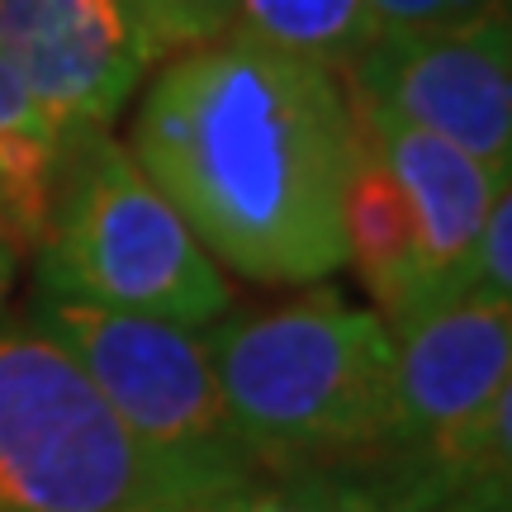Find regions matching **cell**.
<instances>
[{
	"label": "cell",
	"mask_w": 512,
	"mask_h": 512,
	"mask_svg": "<svg viewBox=\"0 0 512 512\" xmlns=\"http://www.w3.org/2000/svg\"><path fill=\"white\" fill-rule=\"evenodd\" d=\"M157 67L128 157L195 242L256 285H309L337 271L356 147L342 76L242 34Z\"/></svg>",
	"instance_id": "cell-1"
},
{
	"label": "cell",
	"mask_w": 512,
	"mask_h": 512,
	"mask_svg": "<svg viewBox=\"0 0 512 512\" xmlns=\"http://www.w3.org/2000/svg\"><path fill=\"white\" fill-rule=\"evenodd\" d=\"M223 403L266 475H361L394 456V337L375 309L313 290L209 323Z\"/></svg>",
	"instance_id": "cell-2"
},
{
	"label": "cell",
	"mask_w": 512,
	"mask_h": 512,
	"mask_svg": "<svg viewBox=\"0 0 512 512\" xmlns=\"http://www.w3.org/2000/svg\"><path fill=\"white\" fill-rule=\"evenodd\" d=\"M34 271V294L181 328H209L233 304L223 266L195 242L110 128L67 133Z\"/></svg>",
	"instance_id": "cell-3"
},
{
	"label": "cell",
	"mask_w": 512,
	"mask_h": 512,
	"mask_svg": "<svg viewBox=\"0 0 512 512\" xmlns=\"http://www.w3.org/2000/svg\"><path fill=\"white\" fill-rule=\"evenodd\" d=\"M29 318L72 351L110 403L152 484L157 512L233 494L266 475L223 403L209 347L195 328L53 294H34Z\"/></svg>",
	"instance_id": "cell-4"
},
{
	"label": "cell",
	"mask_w": 512,
	"mask_h": 512,
	"mask_svg": "<svg viewBox=\"0 0 512 512\" xmlns=\"http://www.w3.org/2000/svg\"><path fill=\"white\" fill-rule=\"evenodd\" d=\"M0 512H157L110 403L34 318H0Z\"/></svg>",
	"instance_id": "cell-5"
},
{
	"label": "cell",
	"mask_w": 512,
	"mask_h": 512,
	"mask_svg": "<svg viewBox=\"0 0 512 512\" xmlns=\"http://www.w3.org/2000/svg\"><path fill=\"white\" fill-rule=\"evenodd\" d=\"M347 95L427 128L489 166H512L508 0L427 29H375L342 72Z\"/></svg>",
	"instance_id": "cell-6"
},
{
	"label": "cell",
	"mask_w": 512,
	"mask_h": 512,
	"mask_svg": "<svg viewBox=\"0 0 512 512\" xmlns=\"http://www.w3.org/2000/svg\"><path fill=\"white\" fill-rule=\"evenodd\" d=\"M0 62L62 133L110 128L157 67L124 0H0Z\"/></svg>",
	"instance_id": "cell-7"
},
{
	"label": "cell",
	"mask_w": 512,
	"mask_h": 512,
	"mask_svg": "<svg viewBox=\"0 0 512 512\" xmlns=\"http://www.w3.org/2000/svg\"><path fill=\"white\" fill-rule=\"evenodd\" d=\"M394 456L413 460L512 389V304L451 299L389 328Z\"/></svg>",
	"instance_id": "cell-8"
},
{
	"label": "cell",
	"mask_w": 512,
	"mask_h": 512,
	"mask_svg": "<svg viewBox=\"0 0 512 512\" xmlns=\"http://www.w3.org/2000/svg\"><path fill=\"white\" fill-rule=\"evenodd\" d=\"M347 100L361 133L380 152L389 176L399 181L408 214H413V238H418V304L413 313L432 309V304H451L460 294L479 228L489 219L494 200L508 190V166L479 162L470 152H460L456 143L403 124L389 110L366 105L356 95Z\"/></svg>",
	"instance_id": "cell-9"
},
{
	"label": "cell",
	"mask_w": 512,
	"mask_h": 512,
	"mask_svg": "<svg viewBox=\"0 0 512 512\" xmlns=\"http://www.w3.org/2000/svg\"><path fill=\"white\" fill-rule=\"evenodd\" d=\"M342 266L356 271L375 313L394 328L418 304V238L399 181L356 124L347 185H342Z\"/></svg>",
	"instance_id": "cell-10"
},
{
	"label": "cell",
	"mask_w": 512,
	"mask_h": 512,
	"mask_svg": "<svg viewBox=\"0 0 512 512\" xmlns=\"http://www.w3.org/2000/svg\"><path fill=\"white\" fill-rule=\"evenodd\" d=\"M62 147L67 133L0 62V238L15 247L19 261L34 256L48 233Z\"/></svg>",
	"instance_id": "cell-11"
},
{
	"label": "cell",
	"mask_w": 512,
	"mask_h": 512,
	"mask_svg": "<svg viewBox=\"0 0 512 512\" xmlns=\"http://www.w3.org/2000/svg\"><path fill=\"white\" fill-rule=\"evenodd\" d=\"M275 53L347 72L375 38L366 0H233V29Z\"/></svg>",
	"instance_id": "cell-12"
},
{
	"label": "cell",
	"mask_w": 512,
	"mask_h": 512,
	"mask_svg": "<svg viewBox=\"0 0 512 512\" xmlns=\"http://www.w3.org/2000/svg\"><path fill=\"white\" fill-rule=\"evenodd\" d=\"M347 512H508V503L460 494L418 465L384 460L375 470L347 475Z\"/></svg>",
	"instance_id": "cell-13"
},
{
	"label": "cell",
	"mask_w": 512,
	"mask_h": 512,
	"mask_svg": "<svg viewBox=\"0 0 512 512\" xmlns=\"http://www.w3.org/2000/svg\"><path fill=\"white\" fill-rule=\"evenodd\" d=\"M152 62L204 48L233 29V0H124Z\"/></svg>",
	"instance_id": "cell-14"
},
{
	"label": "cell",
	"mask_w": 512,
	"mask_h": 512,
	"mask_svg": "<svg viewBox=\"0 0 512 512\" xmlns=\"http://www.w3.org/2000/svg\"><path fill=\"white\" fill-rule=\"evenodd\" d=\"M166 512H347V475H261L233 494L176 503Z\"/></svg>",
	"instance_id": "cell-15"
},
{
	"label": "cell",
	"mask_w": 512,
	"mask_h": 512,
	"mask_svg": "<svg viewBox=\"0 0 512 512\" xmlns=\"http://www.w3.org/2000/svg\"><path fill=\"white\" fill-rule=\"evenodd\" d=\"M456 299H494L512 304V190H503L479 228V242L470 252L465 280Z\"/></svg>",
	"instance_id": "cell-16"
},
{
	"label": "cell",
	"mask_w": 512,
	"mask_h": 512,
	"mask_svg": "<svg viewBox=\"0 0 512 512\" xmlns=\"http://www.w3.org/2000/svg\"><path fill=\"white\" fill-rule=\"evenodd\" d=\"M375 29H427V24H451L470 19L489 0H366Z\"/></svg>",
	"instance_id": "cell-17"
},
{
	"label": "cell",
	"mask_w": 512,
	"mask_h": 512,
	"mask_svg": "<svg viewBox=\"0 0 512 512\" xmlns=\"http://www.w3.org/2000/svg\"><path fill=\"white\" fill-rule=\"evenodd\" d=\"M15 271H19V252L0 238V318H5V304H10V290H15Z\"/></svg>",
	"instance_id": "cell-18"
}]
</instances>
